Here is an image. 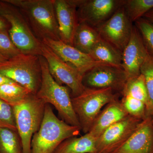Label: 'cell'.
Returning a JSON list of instances; mask_svg holds the SVG:
<instances>
[{"label": "cell", "mask_w": 153, "mask_h": 153, "mask_svg": "<svg viewBox=\"0 0 153 153\" xmlns=\"http://www.w3.org/2000/svg\"><path fill=\"white\" fill-rule=\"evenodd\" d=\"M143 18L146 19L149 21L153 23V9L145 14Z\"/></svg>", "instance_id": "obj_32"}, {"label": "cell", "mask_w": 153, "mask_h": 153, "mask_svg": "<svg viewBox=\"0 0 153 153\" xmlns=\"http://www.w3.org/2000/svg\"><path fill=\"white\" fill-rule=\"evenodd\" d=\"M130 115L143 120L146 118V105L140 100L128 96H123L120 100Z\"/></svg>", "instance_id": "obj_27"}, {"label": "cell", "mask_w": 153, "mask_h": 153, "mask_svg": "<svg viewBox=\"0 0 153 153\" xmlns=\"http://www.w3.org/2000/svg\"><path fill=\"white\" fill-rule=\"evenodd\" d=\"M121 95L131 97L146 105L148 94L143 75L140 74L136 77L128 79Z\"/></svg>", "instance_id": "obj_22"}, {"label": "cell", "mask_w": 153, "mask_h": 153, "mask_svg": "<svg viewBox=\"0 0 153 153\" xmlns=\"http://www.w3.org/2000/svg\"></svg>", "instance_id": "obj_35"}, {"label": "cell", "mask_w": 153, "mask_h": 153, "mask_svg": "<svg viewBox=\"0 0 153 153\" xmlns=\"http://www.w3.org/2000/svg\"><path fill=\"white\" fill-rule=\"evenodd\" d=\"M101 37L96 28L84 23H79L73 38V46L79 51L89 55Z\"/></svg>", "instance_id": "obj_19"}, {"label": "cell", "mask_w": 153, "mask_h": 153, "mask_svg": "<svg viewBox=\"0 0 153 153\" xmlns=\"http://www.w3.org/2000/svg\"><path fill=\"white\" fill-rule=\"evenodd\" d=\"M128 115L120 100H114L102 108L88 132L97 139L110 126Z\"/></svg>", "instance_id": "obj_17"}, {"label": "cell", "mask_w": 153, "mask_h": 153, "mask_svg": "<svg viewBox=\"0 0 153 153\" xmlns=\"http://www.w3.org/2000/svg\"><path fill=\"white\" fill-rule=\"evenodd\" d=\"M10 25L7 21L0 15V33L8 34Z\"/></svg>", "instance_id": "obj_30"}, {"label": "cell", "mask_w": 153, "mask_h": 153, "mask_svg": "<svg viewBox=\"0 0 153 153\" xmlns=\"http://www.w3.org/2000/svg\"><path fill=\"white\" fill-rule=\"evenodd\" d=\"M125 0H80L77 9L79 23L96 28L123 5Z\"/></svg>", "instance_id": "obj_12"}, {"label": "cell", "mask_w": 153, "mask_h": 153, "mask_svg": "<svg viewBox=\"0 0 153 153\" xmlns=\"http://www.w3.org/2000/svg\"><path fill=\"white\" fill-rule=\"evenodd\" d=\"M113 153H153L152 117L142 121L126 142Z\"/></svg>", "instance_id": "obj_16"}, {"label": "cell", "mask_w": 153, "mask_h": 153, "mask_svg": "<svg viewBox=\"0 0 153 153\" xmlns=\"http://www.w3.org/2000/svg\"><path fill=\"white\" fill-rule=\"evenodd\" d=\"M123 6L130 20L134 23L153 9V0H125Z\"/></svg>", "instance_id": "obj_25"}, {"label": "cell", "mask_w": 153, "mask_h": 153, "mask_svg": "<svg viewBox=\"0 0 153 153\" xmlns=\"http://www.w3.org/2000/svg\"><path fill=\"white\" fill-rule=\"evenodd\" d=\"M89 55L97 62L123 68L122 52L102 38Z\"/></svg>", "instance_id": "obj_20"}, {"label": "cell", "mask_w": 153, "mask_h": 153, "mask_svg": "<svg viewBox=\"0 0 153 153\" xmlns=\"http://www.w3.org/2000/svg\"><path fill=\"white\" fill-rule=\"evenodd\" d=\"M120 94L111 88L91 89L86 88L81 94L71 97L72 105L81 131L87 133L102 108L110 102L119 99Z\"/></svg>", "instance_id": "obj_6"}, {"label": "cell", "mask_w": 153, "mask_h": 153, "mask_svg": "<svg viewBox=\"0 0 153 153\" xmlns=\"http://www.w3.org/2000/svg\"><path fill=\"white\" fill-rule=\"evenodd\" d=\"M0 15L8 22L9 36L20 52L24 54L41 55L43 43L34 35L18 8L4 0L0 1Z\"/></svg>", "instance_id": "obj_5"}, {"label": "cell", "mask_w": 153, "mask_h": 153, "mask_svg": "<svg viewBox=\"0 0 153 153\" xmlns=\"http://www.w3.org/2000/svg\"><path fill=\"white\" fill-rule=\"evenodd\" d=\"M133 27L123 6L96 29L102 39L122 52L131 37Z\"/></svg>", "instance_id": "obj_9"}, {"label": "cell", "mask_w": 153, "mask_h": 153, "mask_svg": "<svg viewBox=\"0 0 153 153\" xmlns=\"http://www.w3.org/2000/svg\"><path fill=\"white\" fill-rule=\"evenodd\" d=\"M149 54L153 55V23L144 18L134 22Z\"/></svg>", "instance_id": "obj_26"}, {"label": "cell", "mask_w": 153, "mask_h": 153, "mask_svg": "<svg viewBox=\"0 0 153 153\" xmlns=\"http://www.w3.org/2000/svg\"><path fill=\"white\" fill-rule=\"evenodd\" d=\"M97 139L89 132L63 141L53 153H97Z\"/></svg>", "instance_id": "obj_18"}, {"label": "cell", "mask_w": 153, "mask_h": 153, "mask_svg": "<svg viewBox=\"0 0 153 153\" xmlns=\"http://www.w3.org/2000/svg\"><path fill=\"white\" fill-rule=\"evenodd\" d=\"M4 1L20 10L39 40H60L53 0Z\"/></svg>", "instance_id": "obj_1"}, {"label": "cell", "mask_w": 153, "mask_h": 153, "mask_svg": "<svg viewBox=\"0 0 153 153\" xmlns=\"http://www.w3.org/2000/svg\"><path fill=\"white\" fill-rule=\"evenodd\" d=\"M127 77L123 68L107 64L94 67L83 76L85 87L91 89L111 88L121 94Z\"/></svg>", "instance_id": "obj_10"}, {"label": "cell", "mask_w": 153, "mask_h": 153, "mask_svg": "<svg viewBox=\"0 0 153 153\" xmlns=\"http://www.w3.org/2000/svg\"><path fill=\"white\" fill-rule=\"evenodd\" d=\"M80 0H53L60 39L73 46V40L79 24L77 9Z\"/></svg>", "instance_id": "obj_13"}, {"label": "cell", "mask_w": 153, "mask_h": 153, "mask_svg": "<svg viewBox=\"0 0 153 153\" xmlns=\"http://www.w3.org/2000/svg\"><path fill=\"white\" fill-rule=\"evenodd\" d=\"M7 60V58L4 57V56L0 54V63L4 62V61H5Z\"/></svg>", "instance_id": "obj_33"}, {"label": "cell", "mask_w": 153, "mask_h": 153, "mask_svg": "<svg viewBox=\"0 0 153 153\" xmlns=\"http://www.w3.org/2000/svg\"><path fill=\"white\" fill-rule=\"evenodd\" d=\"M41 56L47 61L49 72L55 81L60 85L65 84L69 88L71 97L77 96L84 91L86 87L82 83L83 75L43 43Z\"/></svg>", "instance_id": "obj_8"}, {"label": "cell", "mask_w": 153, "mask_h": 153, "mask_svg": "<svg viewBox=\"0 0 153 153\" xmlns=\"http://www.w3.org/2000/svg\"><path fill=\"white\" fill-rule=\"evenodd\" d=\"M32 94L27 89L15 82L0 85V99L13 107L22 103Z\"/></svg>", "instance_id": "obj_21"}, {"label": "cell", "mask_w": 153, "mask_h": 153, "mask_svg": "<svg viewBox=\"0 0 153 153\" xmlns=\"http://www.w3.org/2000/svg\"><path fill=\"white\" fill-rule=\"evenodd\" d=\"M39 56L20 53L0 63V74L36 95L41 82Z\"/></svg>", "instance_id": "obj_4"}, {"label": "cell", "mask_w": 153, "mask_h": 153, "mask_svg": "<svg viewBox=\"0 0 153 153\" xmlns=\"http://www.w3.org/2000/svg\"><path fill=\"white\" fill-rule=\"evenodd\" d=\"M0 128L17 131L13 107L0 99Z\"/></svg>", "instance_id": "obj_28"}, {"label": "cell", "mask_w": 153, "mask_h": 153, "mask_svg": "<svg viewBox=\"0 0 153 153\" xmlns=\"http://www.w3.org/2000/svg\"><path fill=\"white\" fill-rule=\"evenodd\" d=\"M0 153H23L22 141L18 132L0 128Z\"/></svg>", "instance_id": "obj_23"}, {"label": "cell", "mask_w": 153, "mask_h": 153, "mask_svg": "<svg viewBox=\"0 0 153 153\" xmlns=\"http://www.w3.org/2000/svg\"><path fill=\"white\" fill-rule=\"evenodd\" d=\"M140 73L144 77L148 94L146 105V117L153 116V55L149 54L141 67Z\"/></svg>", "instance_id": "obj_24"}, {"label": "cell", "mask_w": 153, "mask_h": 153, "mask_svg": "<svg viewBox=\"0 0 153 153\" xmlns=\"http://www.w3.org/2000/svg\"><path fill=\"white\" fill-rule=\"evenodd\" d=\"M15 82L0 74V85L6 84V83H11V82Z\"/></svg>", "instance_id": "obj_31"}, {"label": "cell", "mask_w": 153, "mask_h": 153, "mask_svg": "<svg viewBox=\"0 0 153 153\" xmlns=\"http://www.w3.org/2000/svg\"><path fill=\"white\" fill-rule=\"evenodd\" d=\"M39 58L41 67V82L36 96L45 104H52L55 107L62 120L68 124L80 128L72 105L70 89L55 81L49 72L45 58L41 55Z\"/></svg>", "instance_id": "obj_3"}, {"label": "cell", "mask_w": 153, "mask_h": 153, "mask_svg": "<svg viewBox=\"0 0 153 153\" xmlns=\"http://www.w3.org/2000/svg\"><path fill=\"white\" fill-rule=\"evenodd\" d=\"M45 103L31 94L21 104L14 107L17 132L22 141L23 153H31V142L40 128L44 117Z\"/></svg>", "instance_id": "obj_7"}, {"label": "cell", "mask_w": 153, "mask_h": 153, "mask_svg": "<svg viewBox=\"0 0 153 153\" xmlns=\"http://www.w3.org/2000/svg\"><path fill=\"white\" fill-rule=\"evenodd\" d=\"M81 131L80 128L57 118L50 105L46 104L40 128L32 138L31 153H53L63 141L78 136Z\"/></svg>", "instance_id": "obj_2"}, {"label": "cell", "mask_w": 153, "mask_h": 153, "mask_svg": "<svg viewBox=\"0 0 153 153\" xmlns=\"http://www.w3.org/2000/svg\"><path fill=\"white\" fill-rule=\"evenodd\" d=\"M142 120L128 115L105 131L97 138L98 153H113L128 139L141 122Z\"/></svg>", "instance_id": "obj_11"}, {"label": "cell", "mask_w": 153, "mask_h": 153, "mask_svg": "<svg viewBox=\"0 0 153 153\" xmlns=\"http://www.w3.org/2000/svg\"><path fill=\"white\" fill-rule=\"evenodd\" d=\"M152 120H153V116L152 117Z\"/></svg>", "instance_id": "obj_34"}, {"label": "cell", "mask_w": 153, "mask_h": 153, "mask_svg": "<svg viewBox=\"0 0 153 153\" xmlns=\"http://www.w3.org/2000/svg\"><path fill=\"white\" fill-rule=\"evenodd\" d=\"M52 49L63 61L76 68L84 76L94 66L105 64L94 60L90 55L65 44L61 40L44 39L42 41Z\"/></svg>", "instance_id": "obj_15"}, {"label": "cell", "mask_w": 153, "mask_h": 153, "mask_svg": "<svg viewBox=\"0 0 153 153\" xmlns=\"http://www.w3.org/2000/svg\"><path fill=\"white\" fill-rule=\"evenodd\" d=\"M22 53L11 41L8 34L0 33V54L8 59Z\"/></svg>", "instance_id": "obj_29"}, {"label": "cell", "mask_w": 153, "mask_h": 153, "mask_svg": "<svg viewBox=\"0 0 153 153\" xmlns=\"http://www.w3.org/2000/svg\"><path fill=\"white\" fill-rule=\"evenodd\" d=\"M149 53L139 32L133 26L131 37L122 52V68L127 79L139 76Z\"/></svg>", "instance_id": "obj_14"}]
</instances>
